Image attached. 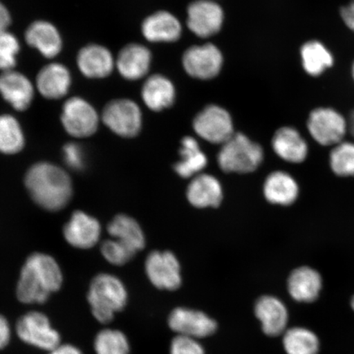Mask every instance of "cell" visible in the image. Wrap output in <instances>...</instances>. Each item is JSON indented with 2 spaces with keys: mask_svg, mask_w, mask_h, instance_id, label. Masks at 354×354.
Returning <instances> with one entry per match:
<instances>
[{
  "mask_svg": "<svg viewBox=\"0 0 354 354\" xmlns=\"http://www.w3.org/2000/svg\"><path fill=\"white\" fill-rule=\"evenodd\" d=\"M25 41L44 57L55 59L64 47L61 33L52 22L37 20L30 24L24 34Z\"/></svg>",
  "mask_w": 354,
  "mask_h": 354,
  "instance_id": "17",
  "label": "cell"
},
{
  "mask_svg": "<svg viewBox=\"0 0 354 354\" xmlns=\"http://www.w3.org/2000/svg\"><path fill=\"white\" fill-rule=\"evenodd\" d=\"M111 238L129 247L136 253L145 247V236L138 221L127 214L115 216L108 225Z\"/></svg>",
  "mask_w": 354,
  "mask_h": 354,
  "instance_id": "26",
  "label": "cell"
},
{
  "mask_svg": "<svg viewBox=\"0 0 354 354\" xmlns=\"http://www.w3.org/2000/svg\"><path fill=\"white\" fill-rule=\"evenodd\" d=\"M102 227L98 219L86 212L75 211L64 225L65 241L78 250H90L99 243Z\"/></svg>",
  "mask_w": 354,
  "mask_h": 354,
  "instance_id": "12",
  "label": "cell"
},
{
  "mask_svg": "<svg viewBox=\"0 0 354 354\" xmlns=\"http://www.w3.org/2000/svg\"><path fill=\"white\" fill-rule=\"evenodd\" d=\"M101 122L122 138H133L142 127V113L136 102L129 99L113 100L100 114Z\"/></svg>",
  "mask_w": 354,
  "mask_h": 354,
  "instance_id": "7",
  "label": "cell"
},
{
  "mask_svg": "<svg viewBox=\"0 0 354 354\" xmlns=\"http://www.w3.org/2000/svg\"><path fill=\"white\" fill-rule=\"evenodd\" d=\"M25 145V134L19 120L11 114H0V153L15 155L20 153Z\"/></svg>",
  "mask_w": 354,
  "mask_h": 354,
  "instance_id": "30",
  "label": "cell"
},
{
  "mask_svg": "<svg viewBox=\"0 0 354 354\" xmlns=\"http://www.w3.org/2000/svg\"><path fill=\"white\" fill-rule=\"evenodd\" d=\"M180 155V160L176 163L174 169L183 178H193L201 174L207 165V156L194 137H184L181 140Z\"/></svg>",
  "mask_w": 354,
  "mask_h": 354,
  "instance_id": "29",
  "label": "cell"
},
{
  "mask_svg": "<svg viewBox=\"0 0 354 354\" xmlns=\"http://www.w3.org/2000/svg\"><path fill=\"white\" fill-rule=\"evenodd\" d=\"M144 37L149 42H172L181 35V25L171 13L161 11L145 19L141 26Z\"/></svg>",
  "mask_w": 354,
  "mask_h": 354,
  "instance_id": "24",
  "label": "cell"
},
{
  "mask_svg": "<svg viewBox=\"0 0 354 354\" xmlns=\"http://www.w3.org/2000/svg\"><path fill=\"white\" fill-rule=\"evenodd\" d=\"M283 345L287 354H317L320 348L316 334L303 327L286 330Z\"/></svg>",
  "mask_w": 354,
  "mask_h": 354,
  "instance_id": "31",
  "label": "cell"
},
{
  "mask_svg": "<svg viewBox=\"0 0 354 354\" xmlns=\"http://www.w3.org/2000/svg\"><path fill=\"white\" fill-rule=\"evenodd\" d=\"M351 306H352V308L354 310V296L351 300Z\"/></svg>",
  "mask_w": 354,
  "mask_h": 354,
  "instance_id": "44",
  "label": "cell"
},
{
  "mask_svg": "<svg viewBox=\"0 0 354 354\" xmlns=\"http://www.w3.org/2000/svg\"><path fill=\"white\" fill-rule=\"evenodd\" d=\"M151 60L149 48L142 44H129L118 53L116 68L124 79L136 81L149 73Z\"/></svg>",
  "mask_w": 354,
  "mask_h": 354,
  "instance_id": "20",
  "label": "cell"
},
{
  "mask_svg": "<svg viewBox=\"0 0 354 354\" xmlns=\"http://www.w3.org/2000/svg\"><path fill=\"white\" fill-rule=\"evenodd\" d=\"M125 285L118 277L100 273L92 279L87 293L93 316L102 324H109L115 314L122 311L127 304Z\"/></svg>",
  "mask_w": 354,
  "mask_h": 354,
  "instance_id": "3",
  "label": "cell"
},
{
  "mask_svg": "<svg viewBox=\"0 0 354 354\" xmlns=\"http://www.w3.org/2000/svg\"><path fill=\"white\" fill-rule=\"evenodd\" d=\"M307 127L312 138L326 147L342 142L348 132V119L330 107L313 109L309 114Z\"/></svg>",
  "mask_w": 354,
  "mask_h": 354,
  "instance_id": "6",
  "label": "cell"
},
{
  "mask_svg": "<svg viewBox=\"0 0 354 354\" xmlns=\"http://www.w3.org/2000/svg\"><path fill=\"white\" fill-rule=\"evenodd\" d=\"M72 79L68 66L60 63H50L39 71L35 86L44 99L57 100L68 94Z\"/></svg>",
  "mask_w": 354,
  "mask_h": 354,
  "instance_id": "18",
  "label": "cell"
},
{
  "mask_svg": "<svg viewBox=\"0 0 354 354\" xmlns=\"http://www.w3.org/2000/svg\"><path fill=\"white\" fill-rule=\"evenodd\" d=\"M187 196L190 205L198 209L216 207L221 205L223 190L220 181L209 174H198L190 181Z\"/></svg>",
  "mask_w": 354,
  "mask_h": 354,
  "instance_id": "23",
  "label": "cell"
},
{
  "mask_svg": "<svg viewBox=\"0 0 354 354\" xmlns=\"http://www.w3.org/2000/svg\"><path fill=\"white\" fill-rule=\"evenodd\" d=\"M12 24V16L10 10L0 1V33L8 30Z\"/></svg>",
  "mask_w": 354,
  "mask_h": 354,
  "instance_id": "40",
  "label": "cell"
},
{
  "mask_svg": "<svg viewBox=\"0 0 354 354\" xmlns=\"http://www.w3.org/2000/svg\"><path fill=\"white\" fill-rule=\"evenodd\" d=\"M330 167L339 177L354 176V142L344 140L332 148L329 156Z\"/></svg>",
  "mask_w": 354,
  "mask_h": 354,
  "instance_id": "32",
  "label": "cell"
},
{
  "mask_svg": "<svg viewBox=\"0 0 354 354\" xmlns=\"http://www.w3.org/2000/svg\"><path fill=\"white\" fill-rule=\"evenodd\" d=\"M170 354H205V351L198 339L176 335L172 339Z\"/></svg>",
  "mask_w": 354,
  "mask_h": 354,
  "instance_id": "37",
  "label": "cell"
},
{
  "mask_svg": "<svg viewBox=\"0 0 354 354\" xmlns=\"http://www.w3.org/2000/svg\"><path fill=\"white\" fill-rule=\"evenodd\" d=\"M300 55L305 72L313 77L322 76L335 64L332 52L324 44L316 39L304 44Z\"/></svg>",
  "mask_w": 354,
  "mask_h": 354,
  "instance_id": "28",
  "label": "cell"
},
{
  "mask_svg": "<svg viewBox=\"0 0 354 354\" xmlns=\"http://www.w3.org/2000/svg\"><path fill=\"white\" fill-rule=\"evenodd\" d=\"M96 354H129L130 344L125 334L113 329H104L97 334L94 343Z\"/></svg>",
  "mask_w": 354,
  "mask_h": 354,
  "instance_id": "33",
  "label": "cell"
},
{
  "mask_svg": "<svg viewBox=\"0 0 354 354\" xmlns=\"http://www.w3.org/2000/svg\"><path fill=\"white\" fill-rule=\"evenodd\" d=\"M263 194L272 205L290 206L297 201L299 187L293 176L286 171H277L266 179Z\"/></svg>",
  "mask_w": 354,
  "mask_h": 354,
  "instance_id": "25",
  "label": "cell"
},
{
  "mask_svg": "<svg viewBox=\"0 0 354 354\" xmlns=\"http://www.w3.org/2000/svg\"><path fill=\"white\" fill-rule=\"evenodd\" d=\"M196 134L212 144L223 145L234 134L231 115L216 105L207 106L194 118Z\"/></svg>",
  "mask_w": 354,
  "mask_h": 354,
  "instance_id": "9",
  "label": "cell"
},
{
  "mask_svg": "<svg viewBox=\"0 0 354 354\" xmlns=\"http://www.w3.org/2000/svg\"><path fill=\"white\" fill-rule=\"evenodd\" d=\"M340 17L345 26L354 32V0H351L340 10Z\"/></svg>",
  "mask_w": 354,
  "mask_h": 354,
  "instance_id": "39",
  "label": "cell"
},
{
  "mask_svg": "<svg viewBox=\"0 0 354 354\" xmlns=\"http://www.w3.org/2000/svg\"><path fill=\"white\" fill-rule=\"evenodd\" d=\"M348 132L351 133V135L354 138V109L352 111L351 114H349L348 118Z\"/></svg>",
  "mask_w": 354,
  "mask_h": 354,
  "instance_id": "42",
  "label": "cell"
},
{
  "mask_svg": "<svg viewBox=\"0 0 354 354\" xmlns=\"http://www.w3.org/2000/svg\"><path fill=\"white\" fill-rule=\"evenodd\" d=\"M100 251L104 259L108 263L114 266H123L129 263L136 253L114 239L106 240L100 246Z\"/></svg>",
  "mask_w": 354,
  "mask_h": 354,
  "instance_id": "35",
  "label": "cell"
},
{
  "mask_svg": "<svg viewBox=\"0 0 354 354\" xmlns=\"http://www.w3.org/2000/svg\"><path fill=\"white\" fill-rule=\"evenodd\" d=\"M66 165L73 171H82L86 167V154L81 145L68 142L63 148Z\"/></svg>",
  "mask_w": 354,
  "mask_h": 354,
  "instance_id": "36",
  "label": "cell"
},
{
  "mask_svg": "<svg viewBox=\"0 0 354 354\" xmlns=\"http://www.w3.org/2000/svg\"><path fill=\"white\" fill-rule=\"evenodd\" d=\"M223 57L219 48L212 44L189 48L183 55V66L192 77L209 80L218 76Z\"/></svg>",
  "mask_w": 354,
  "mask_h": 354,
  "instance_id": "13",
  "label": "cell"
},
{
  "mask_svg": "<svg viewBox=\"0 0 354 354\" xmlns=\"http://www.w3.org/2000/svg\"><path fill=\"white\" fill-rule=\"evenodd\" d=\"M35 84L15 69L0 73V95L13 109L24 112L32 104Z\"/></svg>",
  "mask_w": 354,
  "mask_h": 354,
  "instance_id": "14",
  "label": "cell"
},
{
  "mask_svg": "<svg viewBox=\"0 0 354 354\" xmlns=\"http://www.w3.org/2000/svg\"><path fill=\"white\" fill-rule=\"evenodd\" d=\"M223 19V8L211 0H197L188 8V28L199 37L207 38L218 33Z\"/></svg>",
  "mask_w": 354,
  "mask_h": 354,
  "instance_id": "15",
  "label": "cell"
},
{
  "mask_svg": "<svg viewBox=\"0 0 354 354\" xmlns=\"http://www.w3.org/2000/svg\"><path fill=\"white\" fill-rule=\"evenodd\" d=\"M351 74H352V77H353V82H354V61H353V63L352 64Z\"/></svg>",
  "mask_w": 354,
  "mask_h": 354,
  "instance_id": "43",
  "label": "cell"
},
{
  "mask_svg": "<svg viewBox=\"0 0 354 354\" xmlns=\"http://www.w3.org/2000/svg\"><path fill=\"white\" fill-rule=\"evenodd\" d=\"M16 334L22 342L44 351L50 352L61 344L59 332L41 312H29L21 317L16 324Z\"/></svg>",
  "mask_w": 354,
  "mask_h": 354,
  "instance_id": "8",
  "label": "cell"
},
{
  "mask_svg": "<svg viewBox=\"0 0 354 354\" xmlns=\"http://www.w3.org/2000/svg\"><path fill=\"white\" fill-rule=\"evenodd\" d=\"M24 184L30 198L44 210H63L73 198L72 179L68 172L55 163H35L26 171Z\"/></svg>",
  "mask_w": 354,
  "mask_h": 354,
  "instance_id": "2",
  "label": "cell"
},
{
  "mask_svg": "<svg viewBox=\"0 0 354 354\" xmlns=\"http://www.w3.org/2000/svg\"><path fill=\"white\" fill-rule=\"evenodd\" d=\"M145 272L152 284L160 290H178L181 279L180 265L170 251H153L145 261Z\"/></svg>",
  "mask_w": 354,
  "mask_h": 354,
  "instance_id": "10",
  "label": "cell"
},
{
  "mask_svg": "<svg viewBox=\"0 0 354 354\" xmlns=\"http://www.w3.org/2000/svg\"><path fill=\"white\" fill-rule=\"evenodd\" d=\"M21 50L19 39L8 30L0 33V71L6 72L15 68Z\"/></svg>",
  "mask_w": 354,
  "mask_h": 354,
  "instance_id": "34",
  "label": "cell"
},
{
  "mask_svg": "<svg viewBox=\"0 0 354 354\" xmlns=\"http://www.w3.org/2000/svg\"><path fill=\"white\" fill-rule=\"evenodd\" d=\"M77 68L88 79H104L116 68V59L109 48L99 44H87L79 50Z\"/></svg>",
  "mask_w": 354,
  "mask_h": 354,
  "instance_id": "16",
  "label": "cell"
},
{
  "mask_svg": "<svg viewBox=\"0 0 354 354\" xmlns=\"http://www.w3.org/2000/svg\"><path fill=\"white\" fill-rule=\"evenodd\" d=\"M141 96L150 110L159 112L174 104L175 88L167 78L161 75H153L144 83Z\"/></svg>",
  "mask_w": 354,
  "mask_h": 354,
  "instance_id": "27",
  "label": "cell"
},
{
  "mask_svg": "<svg viewBox=\"0 0 354 354\" xmlns=\"http://www.w3.org/2000/svg\"><path fill=\"white\" fill-rule=\"evenodd\" d=\"M263 160V149L241 133L234 134L221 146L218 154L221 169L234 174H250Z\"/></svg>",
  "mask_w": 354,
  "mask_h": 354,
  "instance_id": "4",
  "label": "cell"
},
{
  "mask_svg": "<svg viewBox=\"0 0 354 354\" xmlns=\"http://www.w3.org/2000/svg\"><path fill=\"white\" fill-rule=\"evenodd\" d=\"M12 335L10 322L0 314V351L8 346Z\"/></svg>",
  "mask_w": 354,
  "mask_h": 354,
  "instance_id": "38",
  "label": "cell"
},
{
  "mask_svg": "<svg viewBox=\"0 0 354 354\" xmlns=\"http://www.w3.org/2000/svg\"><path fill=\"white\" fill-rule=\"evenodd\" d=\"M254 313L266 335L275 337L285 333L289 313L281 300L271 295L262 296L255 304Z\"/></svg>",
  "mask_w": 354,
  "mask_h": 354,
  "instance_id": "19",
  "label": "cell"
},
{
  "mask_svg": "<svg viewBox=\"0 0 354 354\" xmlns=\"http://www.w3.org/2000/svg\"><path fill=\"white\" fill-rule=\"evenodd\" d=\"M170 329L177 335L194 339L209 337L218 329L215 320L205 313L185 308H177L168 317Z\"/></svg>",
  "mask_w": 354,
  "mask_h": 354,
  "instance_id": "11",
  "label": "cell"
},
{
  "mask_svg": "<svg viewBox=\"0 0 354 354\" xmlns=\"http://www.w3.org/2000/svg\"><path fill=\"white\" fill-rule=\"evenodd\" d=\"M63 284L64 274L54 257L37 252L30 254L22 266L17 284V298L25 304H42Z\"/></svg>",
  "mask_w": 354,
  "mask_h": 354,
  "instance_id": "1",
  "label": "cell"
},
{
  "mask_svg": "<svg viewBox=\"0 0 354 354\" xmlns=\"http://www.w3.org/2000/svg\"><path fill=\"white\" fill-rule=\"evenodd\" d=\"M322 285L321 274L308 266L295 269L288 279V291L298 302H314L319 297Z\"/></svg>",
  "mask_w": 354,
  "mask_h": 354,
  "instance_id": "21",
  "label": "cell"
},
{
  "mask_svg": "<svg viewBox=\"0 0 354 354\" xmlns=\"http://www.w3.org/2000/svg\"><path fill=\"white\" fill-rule=\"evenodd\" d=\"M62 126L74 138H88L99 129L100 114L90 102L73 96L64 102L60 116Z\"/></svg>",
  "mask_w": 354,
  "mask_h": 354,
  "instance_id": "5",
  "label": "cell"
},
{
  "mask_svg": "<svg viewBox=\"0 0 354 354\" xmlns=\"http://www.w3.org/2000/svg\"><path fill=\"white\" fill-rule=\"evenodd\" d=\"M272 148L278 157L286 162L301 163L306 160L308 155L307 141L293 127L280 128L272 139Z\"/></svg>",
  "mask_w": 354,
  "mask_h": 354,
  "instance_id": "22",
  "label": "cell"
},
{
  "mask_svg": "<svg viewBox=\"0 0 354 354\" xmlns=\"http://www.w3.org/2000/svg\"><path fill=\"white\" fill-rule=\"evenodd\" d=\"M48 354H83L80 348L74 346L73 344H62L57 346L53 351L48 352Z\"/></svg>",
  "mask_w": 354,
  "mask_h": 354,
  "instance_id": "41",
  "label": "cell"
}]
</instances>
